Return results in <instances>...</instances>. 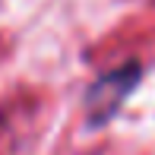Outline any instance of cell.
Listing matches in <instances>:
<instances>
[{
  "label": "cell",
  "mask_w": 155,
  "mask_h": 155,
  "mask_svg": "<svg viewBox=\"0 0 155 155\" xmlns=\"http://www.w3.org/2000/svg\"><path fill=\"white\" fill-rule=\"evenodd\" d=\"M143 76H146L143 60L133 57L89 79V86L82 89V120L89 130H101L114 120L124 111V104L133 98V92L143 86Z\"/></svg>",
  "instance_id": "obj_1"
}]
</instances>
